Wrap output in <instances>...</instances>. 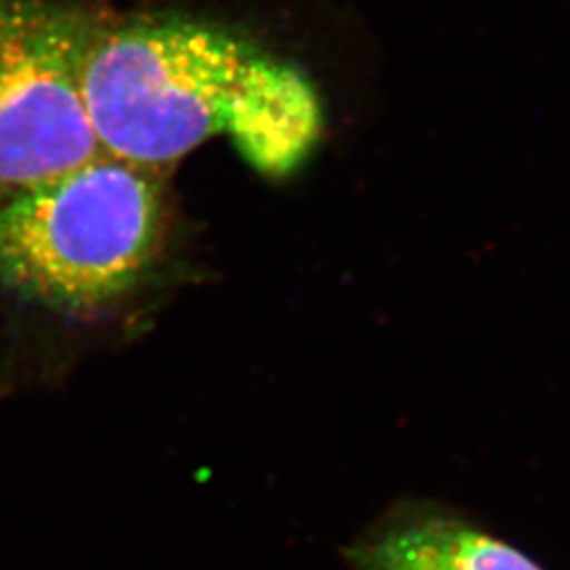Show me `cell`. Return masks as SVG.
<instances>
[{"mask_svg":"<svg viewBox=\"0 0 570 570\" xmlns=\"http://www.w3.org/2000/svg\"><path fill=\"white\" fill-rule=\"evenodd\" d=\"M165 183L164 171L102 153L0 205V282L60 311L119 301L164 247Z\"/></svg>","mask_w":570,"mask_h":570,"instance_id":"obj_2","label":"cell"},{"mask_svg":"<svg viewBox=\"0 0 570 570\" xmlns=\"http://www.w3.org/2000/svg\"><path fill=\"white\" fill-rule=\"evenodd\" d=\"M102 153L167 174L226 136L266 178L305 164L324 131L313 82L242 35L148 16L98 28L82 75Z\"/></svg>","mask_w":570,"mask_h":570,"instance_id":"obj_1","label":"cell"},{"mask_svg":"<svg viewBox=\"0 0 570 570\" xmlns=\"http://www.w3.org/2000/svg\"><path fill=\"white\" fill-rule=\"evenodd\" d=\"M351 570H543L524 551L438 503L385 511L345 550Z\"/></svg>","mask_w":570,"mask_h":570,"instance_id":"obj_4","label":"cell"},{"mask_svg":"<svg viewBox=\"0 0 570 570\" xmlns=\"http://www.w3.org/2000/svg\"><path fill=\"white\" fill-rule=\"evenodd\" d=\"M100 21L0 0V205L102 155L82 75Z\"/></svg>","mask_w":570,"mask_h":570,"instance_id":"obj_3","label":"cell"}]
</instances>
